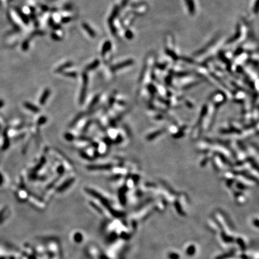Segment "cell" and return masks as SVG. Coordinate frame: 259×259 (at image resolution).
<instances>
[{"mask_svg": "<svg viewBox=\"0 0 259 259\" xmlns=\"http://www.w3.org/2000/svg\"><path fill=\"white\" fill-rule=\"evenodd\" d=\"M72 63H65L64 64V65H62L61 66H60L58 69H57V70H56V71L57 73H60L61 71H63L64 70L67 69V68H69L70 67V66L72 65Z\"/></svg>", "mask_w": 259, "mask_h": 259, "instance_id": "cell-8", "label": "cell"}, {"mask_svg": "<svg viewBox=\"0 0 259 259\" xmlns=\"http://www.w3.org/2000/svg\"><path fill=\"white\" fill-rule=\"evenodd\" d=\"M25 106L28 109L30 110L31 111H32L34 113H38L40 112V109L35 106V105H33V104L26 102L25 103Z\"/></svg>", "mask_w": 259, "mask_h": 259, "instance_id": "cell-5", "label": "cell"}, {"mask_svg": "<svg viewBox=\"0 0 259 259\" xmlns=\"http://www.w3.org/2000/svg\"><path fill=\"white\" fill-rule=\"evenodd\" d=\"M99 97H100L98 95H95L94 97V98H93V99H92V100L91 101V103L89 104V109H92L98 103V100H99Z\"/></svg>", "mask_w": 259, "mask_h": 259, "instance_id": "cell-10", "label": "cell"}, {"mask_svg": "<svg viewBox=\"0 0 259 259\" xmlns=\"http://www.w3.org/2000/svg\"><path fill=\"white\" fill-rule=\"evenodd\" d=\"M131 64H132V61H130V60H128V61H125V62H124V63H121V64H116V65L113 66L112 68H111V70H112L113 71H116L117 70H119L120 69H122V68L124 67L125 66H128L129 65H130Z\"/></svg>", "mask_w": 259, "mask_h": 259, "instance_id": "cell-4", "label": "cell"}, {"mask_svg": "<svg viewBox=\"0 0 259 259\" xmlns=\"http://www.w3.org/2000/svg\"><path fill=\"white\" fill-rule=\"evenodd\" d=\"M104 142H105L106 144H108V145H110L111 142H112V140H111L109 138H106V139H104Z\"/></svg>", "mask_w": 259, "mask_h": 259, "instance_id": "cell-22", "label": "cell"}, {"mask_svg": "<svg viewBox=\"0 0 259 259\" xmlns=\"http://www.w3.org/2000/svg\"><path fill=\"white\" fill-rule=\"evenodd\" d=\"M57 170H58V173H59V174H63V172H64V168L63 167V166H59V167L58 168Z\"/></svg>", "mask_w": 259, "mask_h": 259, "instance_id": "cell-19", "label": "cell"}, {"mask_svg": "<svg viewBox=\"0 0 259 259\" xmlns=\"http://www.w3.org/2000/svg\"><path fill=\"white\" fill-rule=\"evenodd\" d=\"M70 21V17H65V18H64V19L62 20V22L63 23H67L68 22H69Z\"/></svg>", "mask_w": 259, "mask_h": 259, "instance_id": "cell-24", "label": "cell"}, {"mask_svg": "<svg viewBox=\"0 0 259 259\" xmlns=\"http://www.w3.org/2000/svg\"><path fill=\"white\" fill-rule=\"evenodd\" d=\"M45 157H43V158H41V161H40V163H39L38 165H37V166H35V169H34V171L36 172V171H37V170H40V169H41V168L42 167V166L45 164Z\"/></svg>", "mask_w": 259, "mask_h": 259, "instance_id": "cell-13", "label": "cell"}, {"mask_svg": "<svg viewBox=\"0 0 259 259\" xmlns=\"http://www.w3.org/2000/svg\"><path fill=\"white\" fill-rule=\"evenodd\" d=\"M50 94H51V91L49 89H46L44 91V92H43V94L41 95L40 98V104H44L45 103V102L46 101L47 99V98L49 97V96L50 95Z\"/></svg>", "mask_w": 259, "mask_h": 259, "instance_id": "cell-3", "label": "cell"}, {"mask_svg": "<svg viewBox=\"0 0 259 259\" xmlns=\"http://www.w3.org/2000/svg\"><path fill=\"white\" fill-rule=\"evenodd\" d=\"M81 156H82L83 158H85V159H88V160H92L88 155H86V154L82 153V154H81Z\"/></svg>", "mask_w": 259, "mask_h": 259, "instance_id": "cell-23", "label": "cell"}, {"mask_svg": "<svg viewBox=\"0 0 259 259\" xmlns=\"http://www.w3.org/2000/svg\"><path fill=\"white\" fill-rule=\"evenodd\" d=\"M98 65H99V61L96 60V61H94L93 63L89 64L87 67L86 68V70H93V69H95V68H97Z\"/></svg>", "mask_w": 259, "mask_h": 259, "instance_id": "cell-9", "label": "cell"}, {"mask_svg": "<svg viewBox=\"0 0 259 259\" xmlns=\"http://www.w3.org/2000/svg\"><path fill=\"white\" fill-rule=\"evenodd\" d=\"M196 251V248L193 245L190 246L187 250V254L189 256H193Z\"/></svg>", "mask_w": 259, "mask_h": 259, "instance_id": "cell-14", "label": "cell"}, {"mask_svg": "<svg viewBox=\"0 0 259 259\" xmlns=\"http://www.w3.org/2000/svg\"><path fill=\"white\" fill-rule=\"evenodd\" d=\"M46 121H47V119H46V117H45V116L41 117V118L38 121V124L39 125H42L43 124H45V123L46 122Z\"/></svg>", "mask_w": 259, "mask_h": 259, "instance_id": "cell-16", "label": "cell"}, {"mask_svg": "<svg viewBox=\"0 0 259 259\" xmlns=\"http://www.w3.org/2000/svg\"><path fill=\"white\" fill-rule=\"evenodd\" d=\"M83 28L86 31L88 32V33L92 37H95V33L93 30H92V29H91V28L89 27V25H88L87 24H86V23H83Z\"/></svg>", "mask_w": 259, "mask_h": 259, "instance_id": "cell-7", "label": "cell"}, {"mask_svg": "<svg viewBox=\"0 0 259 259\" xmlns=\"http://www.w3.org/2000/svg\"><path fill=\"white\" fill-rule=\"evenodd\" d=\"M112 168L111 164H103V165H90L87 167V169L90 170H109Z\"/></svg>", "mask_w": 259, "mask_h": 259, "instance_id": "cell-2", "label": "cell"}, {"mask_svg": "<svg viewBox=\"0 0 259 259\" xmlns=\"http://www.w3.org/2000/svg\"><path fill=\"white\" fill-rule=\"evenodd\" d=\"M73 181H74V179L73 178L70 179V180L66 181L63 184L61 185V186H60V187L59 188L58 190L59 191H63V190H65V188L69 187L70 186V185L73 183Z\"/></svg>", "mask_w": 259, "mask_h": 259, "instance_id": "cell-6", "label": "cell"}, {"mask_svg": "<svg viewBox=\"0 0 259 259\" xmlns=\"http://www.w3.org/2000/svg\"><path fill=\"white\" fill-rule=\"evenodd\" d=\"M122 141V138L120 136H118V137L116 138V139H115V143L116 144H119Z\"/></svg>", "mask_w": 259, "mask_h": 259, "instance_id": "cell-21", "label": "cell"}, {"mask_svg": "<svg viewBox=\"0 0 259 259\" xmlns=\"http://www.w3.org/2000/svg\"><path fill=\"white\" fill-rule=\"evenodd\" d=\"M90 125H91V121H89V122H88L87 124H86L85 127L83 128V132H86V130H87V129L90 126Z\"/></svg>", "mask_w": 259, "mask_h": 259, "instance_id": "cell-20", "label": "cell"}, {"mask_svg": "<svg viewBox=\"0 0 259 259\" xmlns=\"http://www.w3.org/2000/svg\"><path fill=\"white\" fill-rule=\"evenodd\" d=\"M110 47H111V43L109 41L105 43V44H104V45L103 46V50L101 52L102 55H103L104 54H105L106 52L109 50Z\"/></svg>", "mask_w": 259, "mask_h": 259, "instance_id": "cell-11", "label": "cell"}, {"mask_svg": "<svg viewBox=\"0 0 259 259\" xmlns=\"http://www.w3.org/2000/svg\"><path fill=\"white\" fill-rule=\"evenodd\" d=\"M64 75L67 77H76L77 76V73L75 72H69V73H64Z\"/></svg>", "mask_w": 259, "mask_h": 259, "instance_id": "cell-15", "label": "cell"}, {"mask_svg": "<svg viewBox=\"0 0 259 259\" xmlns=\"http://www.w3.org/2000/svg\"><path fill=\"white\" fill-rule=\"evenodd\" d=\"M169 258L170 259H178L179 256L176 253H170L169 255Z\"/></svg>", "mask_w": 259, "mask_h": 259, "instance_id": "cell-18", "label": "cell"}, {"mask_svg": "<svg viewBox=\"0 0 259 259\" xmlns=\"http://www.w3.org/2000/svg\"><path fill=\"white\" fill-rule=\"evenodd\" d=\"M65 138L67 140L71 141V140H73L74 139V136L72 134H71L70 133H66L65 134Z\"/></svg>", "mask_w": 259, "mask_h": 259, "instance_id": "cell-17", "label": "cell"}, {"mask_svg": "<svg viewBox=\"0 0 259 259\" xmlns=\"http://www.w3.org/2000/svg\"><path fill=\"white\" fill-rule=\"evenodd\" d=\"M82 116H83V114H82V113H80V114H79L78 115H77V116L76 117V118H75V119H74V120H73V121L71 122L70 127H73L74 125H75L76 124V123L79 121V120L82 118Z\"/></svg>", "mask_w": 259, "mask_h": 259, "instance_id": "cell-12", "label": "cell"}, {"mask_svg": "<svg viewBox=\"0 0 259 259\" xmlns=\"http://www.w3.org/2000/svg\"><path fill=\"white\" fill-rule=\"evenodd\" d=\"M87 86H88V76L85 73H83V86L81 90V95H80L79 98V102L81 104L83 103L85 97L86 95V92H87Z\"/></svg>", "mask_w": 259, "mask_h": 259, "instance_id": "cell-1", "label": "cell"}]
</instances>
